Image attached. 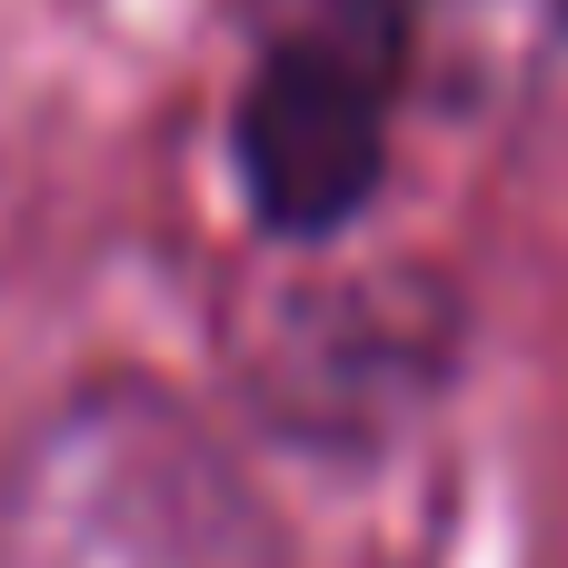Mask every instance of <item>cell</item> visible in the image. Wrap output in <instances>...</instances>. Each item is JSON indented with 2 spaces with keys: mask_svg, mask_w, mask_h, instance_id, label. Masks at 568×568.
Instances as JSON below:
<instances>
[{
  "mask_svg": "<svg viewBox=\"0 0 568 568\" xmlns=\"http://www.w3.org/2000/svg\"><path fill=\"white\" fill-rule=\"evenodd\" d=\"M409 110L419 90L399 0H270L220 110V170L240 220L270 250L359 240L389 200Z\"/></svg>",
  "mask_w": 568,
  "mask_h": 568,
  "instance_id": "1",
  "label": "cell"
},
{
  "mask_svg": "<svg viewBox=\"0 0 568 568\" xmlns=\"http://www.w3.org/2000/svg\"><path fill=\"white\" fill-rule=\"evenodd\" d=\"M469 369V290L429 260H369L339 280H300L260 310L240 359V399L290 459L359 469L399 449Z\"/></svg>",
  "mask_w": 568,
  "mask_h": 568,
  "instance_id": "2",
  "label": "cell"
},
{
  "mask_svg": "<svg viewBox=\"0 0 568 568\" xmlns=\"http://www.w3.org/2000/svg\"><path fill=\"white\" fill-rule=\"evenodd\" d=\"M409 20V90L459 130L519 120L568 60V0H399Z\"/></svg>",
  "mask_w": 568,
  "mask_h": 568,
  "instance_id": "3",
  "label": "cell"
}]
</instances>
